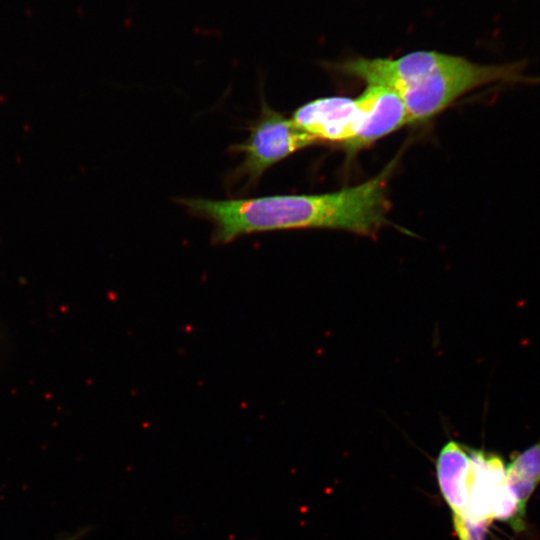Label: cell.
I'll return each mask as SVG.
<instances>
[{"instance_id":"1","label":"cell","mask_w":540,"mask_h":540,"mask_svg":"<svg viewBox=\"0 0 540 540\" xmlns=\"http://www.w3.org/2000/svg\"><path fill=\"white\" fill-rule=\"evenodd\" d=\"M396 160L372 179L335 192L225 200L193 197L177 202L190 215L213 224L212 240L217 244L253 233L291 229H336L374 236L387 220V187Z\"/></svg>"},{"instance_id":"2","label":"cell","mask_w":540,"mask_h":540,"mask_svg":"<svg viewBox=\"0 0 540 540\" xmlns=\"http://www.w3.org/2000/svg\"><path fill=\"white\" fill-rule=\"evenodd\" d=\"M527 65L526 60L479 64L437 51H413L393 59L358 57L327 64L367 85L394 90L406 107L410 124L432 119L466 93L488 84H540V77L525 74Z\"/></svg>"},{"instance_id":"3","label":"cell","mask_w":540,"mask_h":540,"mask_svg":"<svg viewBox=\"0 0 540 540\" xmlns=\"http://www.w3.org/2000/svg\"><path fill=\"white\" fill-rule=\"evenodd\" d=\"M317 142L300 130L282 113L261 100L258 117L249 126V135L242 143L230 147L231 153H241L242 160L226 178V188L240 185L241 191H251L263 174L278 162Z\"/></svg>"},{"instance_id":"4","label":"cell","mask_w":540,"mask_h":540,"mask_svg":"<svg viewBox=\"0 0 540 540\" xmlns=\"http://www.w3.org/2000/svg\"><path fill=\"white\" fill-rule=\"evenodd\" d=\"M467 503L463 514L473 521H510L520 528L517 502L506 483L504 461L495 453L469 451ZM460 515V514H459Z\"/></svg>"},{"instance_id":"5","label":"cell","mask_w":540,"mask_h":540,"mask_svg":"<svg viewBox=\"0 0 540 540\" xmlns=\"http://www.w3.org/2000/svg\"><path fill=\"white\" fill-rule=\"evenodd\" d=\"M293 123L316 142L342 146L355 139L365 122V108L359 97L331 96L309 101L291 116Z\"/></svg>"},{"instance_id":"6","label":"cell","mask_w":540,"mask_h":540,"mask_svg":"<svg viewBox=\"0 0 540 540\" xmlns=\"http://www.w3.org/2000/svg\"><path fill=\"white\" fill-rule=\"evenodd\" d=\"M360 98L365 108V122L359 135L342 146L348 157L356 155L381 138L410 124L401 97L391 88L369 84Z\"/></svg>"},{"instance_id":"7","label":"cell","mask_w":540,"mask_h":540,"mask_svg":"<svg viewBox=\"0 0 540 540\" xmlns=\"http://www.w3.org/2000/svg\"><path fill=\"white\" fill-rule=\"evenodd\" d=\"M469 464V451L455 441L441 449L436 462L439 487L453 514L461 515L466 508Z\"/></svg>"},{"instance_id":"8","label":"cell","mask_w":540,"mask_h":540,"mask_svg":"<svg viewBox=\"0 0 540 540\" xmlns=\"http://www.w3.org/2000/svg\"><path fill=\"white\" fill-rule=\"evenodd\" d=\"M506 483L517 502L520 520L540 483V441L518 454L506 467Z\"/></svg>"},{"instance_id":"9","label":"cell","mask_w":540,"mask_h":540,"mask_svg":"<svg viewBox=\"0 0 540 540\" xmlns=\"http://www.w3.org/2000/svg\"><path fill=\"white\" fill-rule=\"evenodd\" d=\"M490 522L473 521L464 515L453 514V525L459 540H485Z\"/></svg>"},{"instance_id":"10","label":"cell","mask_w":540,"mask_h":540,"mask_svg":"<svg viewBox=\"0 0 540 540\" xmlns=\"http://www.w3.org/2000/svg\"><path fill=\"white\" fill-rule=\"evenodd\" d=\"M84 531H80L78 533H76L75 535H72L68 538H64L62 540H78L79 538H81V536L83 535Z\"/></svg>"}]
</instances>
